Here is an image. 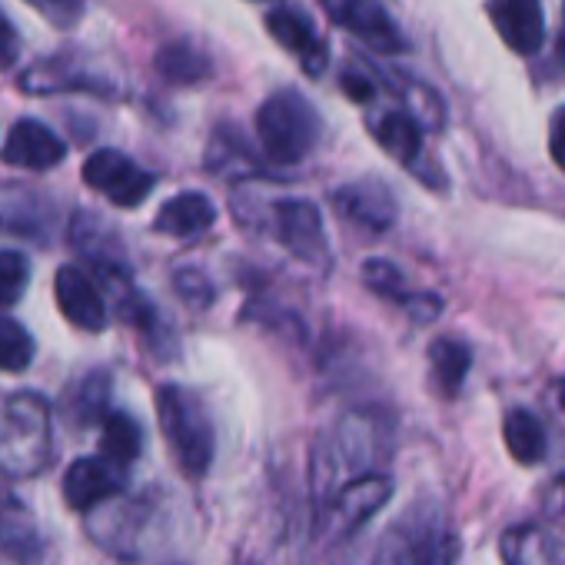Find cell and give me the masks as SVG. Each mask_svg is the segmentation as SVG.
<instances>
[{"mask_svg":"<svg viewBox=\"0 0 565 565\" xmlns=\"http://www.w3.org/2000/svg\"><path fill=\"white\" fill-rule=\"evenodd\" d=\"M54 456V416L44 396L14 393L0 406V472L11 479L41 476Z\"/></svg>","mask_w":565,"mask_h":565,"instance_id":"obj_1","label":"cell"},{"mask_svg":"<svg viewBox=\"0 0 565 565\" xmlns=\"http://www.w3.org/2000/svg\"><path fill=\"white\" fill-rule=\"evenodd\" d=\"M456 532L436 502L409 505L376 542L370 565H452Z\"/></svg>","mask_w":565,"mask_h":565,"instance_id":"obj_2","label":"cell"},{"mask_svg":"<svg viewBox=\"0 0 565 565\" xmlns=\"http://www.w3.org/2000/svg\"><path fill=\"white\" fill-rule=\"evenodd\" d=\"M157 419L186 479H203L216 456V429L203 399L177 383L157 390Z\"/></svg>","mask_w":565,"mask_h":565,"instance_id":"obj_3","label":"cell"},{"mask_svg":"<svg viewBox=\"0 0 565 565\" xmlns=\"http://www.w3.org/2000/svg\"><path fill=\"white\" fill-rule=\"evenodd\" d=\"M256 137L269 163L297 167L320 140V117L300 90H276L256 110Z\"/></svg>","mask_w":565,"mask_h":565,"instance_id":"obj_4","label":"cell"},{"mask_svg":"<svg viewBox=\"0 0 565 565\" xmlns=\"http://www.w3.org/2000/svg\"><path fill=\"white\" fill-rule=\"evenodd\" d=\"M390 495H393V479L380 469L347 479L327 502V512H323L327 532L337 539L360 532L390 502Z\"/></svg>","mask_w":565,"mask_h":565,"instance_id":"obj_5","label":"cell"},{"mask_svg":"<svg viewBox=\"0 0 565 565\" xmlns=\"http://www.w3.org/2000/svg\"><path fill=\"white\" fill-rule=\"evenodd\" d=\"M84 183L94 186L97 193H104L114 206L134 210L150 196L157 177L150 170L137 167L120 150H97L84 163Z\"/></svg>","mask_w":565,"mask_h":565,"instance_id":"obj_6","label":"cell"},{"mask_svg":"<svg viewBox=\"0 0 565 565\" xmlns=\"http://www.w3.org/2000/svg\"><path fill=\"white\" fill-rule=\"evenodd\" d=\"M327 18L340 28H347L353 38H360L376 54H403L406 38L390 18V11L380 0H320Z\"/></svg>","mask_w":565,"mask_h":565,"instance_id":"obj_7","label":"cell"},{"mask_svg":"<svg viewBox=\"0 0 565 565\" xmlns=\"http://www.w3.org/2000/svg\"><path fill=\"white\" fill-rule=\"evenodd\" d=\"M273 230L276 239L303 263L327 259V230L323 216L310 200H276L273 203Z\"/></svg>","mask_w":565,"mask_h":565,"instance_id":"obj_8","label":"cell"},{"mask_svg":"<svg viewBox=\"0 0 565 565\" xmlns=\"http://www.w3.org/2000/svg\"><path fill=\"white\" fill-rule=\"evenodd\" d=\"M127 489V466L110 462L107 456H87L71 462L64 476V499L77 512H90Z\"/></svg>","mask_w":565,"mask_h":565,"instance_id":"obj_9","label":"cell"},{"mask_svg":"<svg viewBox=\"0 0 565 565\" xmlns=\"http://www.w3.org/2000/svg\"><path fill=\"white\" fill-rule=\"evenodd\" d=\"M54 297H57V307H61L64 320L74 323L77 330L100 333V330L107 327L104 297H100L97 282L90 279L87 269H81V266H64V269H57Z\"/></svg>","mask_w":565,"mask_h":565,"instance_id":"obj_10","label":"cell"},{"mask_svg":"<svg viewBox=\"0 0 565 565\" xmlns=\"http://www.w3.org/2000/svg\"><path fill=\"white\" fill-rule=\"evenodd\" d=\"M489 21L505 47L522 57H535L545 44L542 0H489Z\"/></svg>","mask_w":565,"mask_h":565,"instance_id":"obj_11","label":"cell"},{"mask_svg":"<svg viewBox=\"0 0 565 565\" xmlns=\"http://www.w3.org/2000/svg\"><path fill=\"white\" fill-rule=\"evenodd\" d=\"M64 157H67V143L41 120L14 124L4 147H0V160L11 167H24V170H51Z\"/></svg>","mask_w":565,"mask_h":565,"instance_id":"obj_12","label":"cell"},{"mask_svg":"<svg viewBox=\"0 0 565 565\" xmlns=\"http://www.w3.org/2000/svg\"><path fill=\"white\" fill-rule=\"evenodd\" d=\"M266 31L282 51H290L303 64V71L310 77H320L327 71V44L320 41V34L313 31V24L303 14L287 11V8H273L266 14Z\"/></svg>","mask_w":565,"mask_h":565,"instance_id":"obj_13","label":"cell"},{"mask_svg":"<svg viewBox=\"0 0 565 565\" xmlns=\"http://www.w3.org/2000/svg\"><path fill=\"white\" fill-rule=\"evenodd\" d=\"M333 203L347 220H353V223H360V226H366L373 233L390 230L393 220H396V196L390 193V186L383 180L347 183V186H340L333 193Z\"/></svg>","mask_w":565,"mask_h":565,"instance_id":"obj_14","label":"cell"},{"mask_svg":"<svg viewBox=\"0 0 565 565\" xmlns=\"http://www.w3.org/2000/svg\"><path fill=\"white\" fill-rule=\"evenodd\" d=\"M0 555L18 565H34L44 555V539L34 512L14 495L0 502Z\"/></svg>","mask_w":565,"mask_h":565,"instance_id":"obj_15","label":"cell"},{"mask_svg":"<svg viewBox=\"0 0 565 565\" xmlns=\"http://www.w3.org/2000/svg\"><path fill=\"white\" fill-rule=\"evenodd\" d=\"M216 223V206L210 196L203 193H177L170 196L160 210H157V220H153V230L157 233H167V236H177V239H186V236H200L206 233L210 226Z\"/></svg>","mask_w":565,"mask_h":565,"instance_id":"obj_16","label":"cell"},{"mask_svg":"<svg viewBox=\"0 0 565 565\" xmlns=\"http://www.w3.org/2000/svg\"><path fill=\"white\" fill-rule=\"evenodd\" d=\"M376 143L399 160L403 167L416 170V160L423 157V127L409 110H386L373 120Z\"/></svg>","mask_w":565,"mask_h":565,"instance_id":"obj_17","label":"cell"},{"mask_svg":"<svg viewBox=\"0 0 565 565\" xmlns=\"http://www.w3.org/2000/svg\"><path fill=\"white\" fill-rule=\"evenodd\" d=\"M502 562L505 565H565L558 545L539 525H512L502 532Z\"/></svg>","mask_w":565,"mask_h":565,"instance_id":"obj_18","label":"cell"},{"mask_svg":"<svg viewBox=\"0 0 565 565\" xmlns=\"http://www.w3.org/2000/svg\"><path fill=\"white\" fill-rule=\"evenodd\" d=\"M429 366H433V383L436 390L452 399L459 396L466 376H469V366H472V350L462 343V340H452V337H443L429 347Z\"/></svg>","mask_w":565,"mask_h":565,"instance_id":"obj_19","label":"cell"},{"mask_svg":"<svg viewBox=\"0 0 565 565\" xmlns=\"http://www.w3.org/2000/svg\"><path fill=\"white\" fill-rule=\"evenodd\" d=\"M502 436H505V449L515 462L522 466H535L545 459V429L539 423V416H532L529 409H512L502 423Z\"/></svg>","mask_w":565,"mask_h":565,"instance_id":"obj_20","label":"cell"},{"mask_svg":"<svg viewBox=\"0 0 565 565\" xmlns=\"http://www.w3.org/2000/svg\"><path fill=\"white\" fill-rule=\"evenodd\" d=\"M143 449V429L127 413H107L104 433H100V456H107L117 466H130Z\"/></svg>","mask_w":565,"mask_h":565,"instance_id":"obj_21","label":"cell"},{"mask_svg":"<svg viewBox=\"0 0 565 565\" xmlns=\"http://www.w3.org/2000/svg\"><path fill=\"white\" fill-rule=\"evenodd\" d=\"M157 71L170 81V84H200L213 74V64L203 51H196L193 44L186 41H177V44H167L160 54H157Z\"/></svg>","mask_w":565,"mask_h":565,"instance_id":"obj_22","label":"cell"},{"mask_svg":"<svg viewBox=\"0 0 565 565\" xmlns=\"http://www.w3.org/2000/svg\"><path fill=\"white\" fill-rule=\"evenodd\" d=\"M31 363H34L31 333L18 320L0 317V370H4V373H24Z\"/></svg>","mask_w":565,"mask_h":565,"instance_id":"obj_23","label":"cell"},{"mask_svg":"<svg viewBox=\"0 0 565 565\" xmlns=\"http://www.w3.org/2000/svg\"><path fill=\"white\" fill-rule=\"evenodd\" d=\"M31 282V263L18 249H0V307H14Z\"/></svg>","mask_w":565,"mask_h":565,"instance_id":"obj_24","label":"cell"},{"mask_svg":"<svg viewBox=\"0 0 565 565\" xmlns=\"http://www.w3.org/2000/svg\"><path fill=\"white\" fill-rule=\"evenodd\" d=\"M363 282L373 290V294H380V297H386V300H396V303H409L413 297L406 294V279H403V269L396 266V263H390V259H366V266H363Z\"/></svg>","mask_w":565,"mask_h":565,"instance_id":"obj_25","label":"cell"},{"mask_svg":"<svg viewBox=\"0 0 565 565\" xmlns=\"http://www.w3.org/2000/svg\"><path fill=\"white\" fill-rule=\"evenodd\" d=\"M107 399H110V380L107 373H94L84 380L81 393H77V419L84 423H97L107 416Z\"/></svg>","mask_w":565,"mask_h":565,"instance_id":"obj_26","label":"cell"},{"mask_svg":"<svg viewBox=\"0 0 565 565\" xmlns=\"http://www.w3.org/2000/svg\"><path fill=\"white\" fill-rule=\"evenodd\" d=\"M54 28H74L84 18V0H28Z\"/></svg>","mask_w":565,"mask_h":565,"instance_id":"obj_27","label":"cell"},{"mask_svg":"<svg viewBox=\"0 0 565 565\" xmlns=\"http://www.w3.org/2000/svg\"><path fill=\"white\" fill-rule=\"evenodd\" d=\"M548 153L558 163V170L565 173V107L555 110V117L548 124Z\"/></svg>","mask_w":565,"mask_h":565,"instance_id":"obj_28","label":"cell"},{"mask_svg":"<svg viewBox=\"0 0 565 565\" xmlns=\"http://www.w3.org/2000/svg\"><path fill=\"white\" fill-rule=\"evenodd\" d=\"M343 90L353 97V100H360V104H366V100H373V94H376V81L370 77V74H360V71H347L343 74Z\"/></svg>","mask_w":565,"mask_h":565,"instance_id":"obj_29","label":"cell"},{"mask_svg":"<svg viewBox=\"0 0 565 565\" xmlns=\"http://www.w3.org/2000/svg\"><path fill=\"white\" fill-rule=\"evenodd\" d=\"M18 57V34L11 31V24L0 18V71H8Z\"/></svg>","mask_w":565,"mask_h":565,"instance_id":"obj_30","label":"cell"},{"mask_svg":"<svg viewBox=\"0 0 565 565\" xmlns=\"http://www.w3.org/2000/svg\"><path fill=\"white\" fill-rule=\"evenodd\" d=\"M555 67L565 74V0H562V24H558V38H555Z\"/></svg>","mask_w":565,"mask_h":565,"instance_id":"obj_31","label":"cell"},{"mask_svg":"<svg viewBox=\"0 0 565 565\" xmlns=\"http://www.w3.org/2000/svg\"><path fill=\"white\" fill-rule=\"evenodd\" d=\"M555 393H558V406H562V409H565V380H562V383H558V390H555Z\"/></svg>","mask_w":565,"mask_h":565,"instance_id":"obj_32","label":"cell"},{"mask_svg":"<svg viewBox=\"0 0 565 565\" xmlns=\"http://www.w3.org/2000/svg\"><path fill=\"white\" fill-rule=\"evenodd\" d=\"M555 509H558V512H562V515H565V492H562V502H558V505H555Z\"/></svg>","mask_w":565,"mask_h":565,"instance_id":"obj_33","label":"cell"},{"mask_svg":"<svg viewBox=\"0 0 565 565\" xmlns=\"http://www.w3.org/2000/svg\"><path fill=\"white\" fill-rule=\"evenodd\" d=\"M259 4H266V0H259Z\"/></svg>","mask_w":565,"mask_h":565,"instance_id":"obj_34","label":"cell"},{"mask_svg":"<svg viewBox=\"0 0 565 565\" xmlns=\"http://www.w3.org/2000/svg\"><path fill=\"white\" fill-rule=\"evenodd\" d=\"M243 565H249V562H243Z\"/></svg>","mask_w":565,"mask_h":565,"instance_id":"obj_35","label":"cell"}]
</instances>
